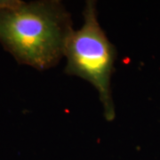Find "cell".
Here are the masks:
<instances>
[{
  "instance_id": "obj_2",
  "label": "cell",
  "mask_w": 160,
  "mask_h": 160,
  "mask_svg": "<svg viewBox=\"0 0 160 160\" xmlns=\"http://www.w3.org/2000/svg\"><path fill=\"white\" fill-rule=\"evenodd\" d=\"M83 16L82 27L73 29L66 41L64 56L67 65L64 72L92 85L102 104L104 118L113 121L116 112L110 82L117 50L100 25L94 1H86Z\"/></svg>"
},
{
  "instance_id": "obj_1",
  "label": "cell",
  "mask_w": 160,
  "mask_h": 160,
  "mask_svg": "<svg viewBox=\"0 0 160 160\" xmlns=\"http://www.w3.org/2000/svg\"><path fill=\"white\" fill-rule=\"evenodd\" d=\"M72 30L70 14L60 1L0 0V44L20 64L52 68L64 56Z\"/></svg>"
}]
</instances>
